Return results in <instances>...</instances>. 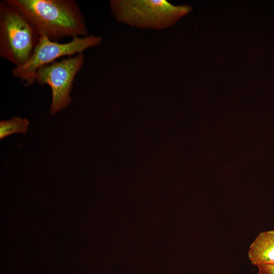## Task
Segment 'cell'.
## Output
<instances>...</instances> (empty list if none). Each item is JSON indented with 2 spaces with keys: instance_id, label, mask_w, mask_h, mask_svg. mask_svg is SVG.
Listing matches in <instances>:
<instances>
[{
  "instance_id": "6da1fadb",
  "label": "cell",
  "mask_w": 274,
  "mask_h": 274,
  "mask_svg": "<svg viewBox=\"0 0 274 274\" xmlns=\"http://www.w3.org/2000/svg\"><path fill=\"white\" fill-rule=\"evenodd\" d=\"M12 1L40 35L51 41L88 35L85 18L75 0Z\"/></svg>"
},
{
  "instance_id": "7a4b0ae2",
  "label": "cell",
  "mask_w": 274,
  "mask_h": 274,
  "mask_svg": "<svg viewBox=\"0 0 274 274\" xmlns=\"http://www.w3.org/2000/svg\"><path fill=\"white\" fill-rule=\"evenodd\" d=\"M109 5L117 22L145 29L170 27L192 10L189 5H174L166 0H110Z\"/></svg>"
},
{
  "instance_id": "3957f363",
  "label": "cell",
  "mask_w": 274,
  "mask_h": 274,
  "mask_svg": "<svg viewBox=\"0 0 274 274\" xmlns=\"http://www.w3.org/2000/svg\"><path fill=\"white\" fill-rule=\"evenodd\" d=\"M41 35L12 0L0 2V55L15 65L31 57Z\"/></svg>"
},
{
  "instance_id": "277c9868",
  "label": "cell",
  "mask_w": 274,
  "mask_h": 274,
  "mask_svg": "<svg viewBox=\"0 0 274 274\" xmlns=\"http://www.w3.org/2000/svg\"><path fill=\"white\" fill-rule=\"evenodd\" d=\"M102 41L101 37L91 34L74 37L69 42L60 43L41 35L29 60L22 65L14 67L12 75L23 81L25 86L31 85L35 82L36 73L40 67L60 57L83 53L88 48L100 45Z\"/></svg>"
},
{
  "instance_id": "5b68a950",
  "label": "cell",
  "mask_w": 274,
  "mask_h": 274,
  "mask_svg": "<svg viewBox=\"0 0 274 274\" xmlns=\"http://www.w3.org/2000/svg\"><path fill=\"white\" fill-rule=\"evenodd\" d=\"M84 59L83 53L78 54L45 65L36 72L35 81L42 85L47 84L51 88V114L57 113L71 103L73 82L84 64Z\"/></svg>"
},
{
  "instance_id": "8992f818",
  "label": "cell",
  "mask_w": 274,
  "mask_h": 274,
  "mask_svg": "<svg viewBox=\"0 0 274 274\" xmlns=\"http://www.w3.org/2000/svg\"><path fill=\"white\" fill-rule=\"evenodd\" d=\"M248 257L252 264H274V230L260 233L251 245Z\"/></svg>"
},
{
  "instance_id": "52a82bcc",
  "label": "cell",
  "mask_w": 274,
  "mask_h": 274,
  "mask_svg": "<svg viewBox=\"0 0 274 274\" xmlns=\"http://www.w3.org/2000/svg\"><path fill=\"white\" fill-rule=\"evenodd\" d=\"M29 121L26 118L14 117L8 120L0 122V139H3L15 133L25 134L27 132Z\"/></svg>"
},
{
  "instance_id": "ba28073f",
  "label": "cell",
  "mask_w": 274,
  "mask_h": 274,
  "mask_svg": "<svg viewBox=\"0 0 274 274\" xmlns=\"http://www.w3.org/2000/svg\"><path fill=\"white\" fill-rule=\"evenodd\" d=\"M257 267L259 274H274V264L261 265Z\"/></svg>"
}]
</instances>
